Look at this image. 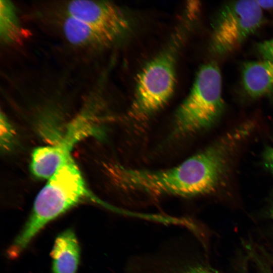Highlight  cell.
Here are the masks:
<instances>
[{
    "mask_svg": "<svg viewBox=\"0 0 273 273\" xmlns=\"http://www.w3.org/2000/svg\"><path fill=\"white\" fill-rule=\"evenodd\" d=\"M228 133L180 164L166 169H137L115 164L110 172L116 185L128 192L149 195L196 196L214 192L221 184L241 138Z\"/></svg>",
    "mask_w": 273,
    "mask_h": 273,
    "instance_id": "6da1fadb",
    "label": "cell"
},
{
    "mask_svg": "<svg viewBox=\"0 0 273 273\" xmlns=\"http://www.w3.org/2000/svg\"><path fill=\"white\" fill-rule=\"evenodd\" d=\"M200 12L188 4L180 23L169 42L151 59L139 73L129 117L144 120L160 109L168 101L175 84L178 55Z\"/></svg>",
    "mask_w": 273,
    "mask_h": 273,
    "instance_id": "7a4b0ae2",
    "label": "cell"
},
{
    "mask_svg": "<svg viewBox=\"0 0 273 273\" xmlns=\"http://www.w3.org/2000/svg\"><path fill=\"white\" fill-rule=\"evenodd\" d=\"M86 200L103 204L90 193L71 157L37 194L29 218L8 249L9 257H17L48 223Z\"/></svg>",
    "mask_w": 273,
    "mask_h": 273,
    "instance_id": "3957f363",
    "label": "cell"
},
{
    "mask_svg": "<svg viewBox=\"0 0 273 273\" xmlns=\"http://www.w3.org/2000/svg\"><path fill=\"white\" fill-rule=\"evenodd\" d=\"M224 108L220 69L216 63H207L199 69L189 94L175 112L173 134L186 135L210 127Z\"/></svg>",
    "mask_w": 273,
    "mask_h": 273,
    "instance_id": "277c9868",
    "label": "cell"
},
{
    "mask_svg": "<svg viewBox=\"0 0 273 273\" xmlns=\"http://www.w3.org/2000/svg\"><path fill=\"white\" fill-rule=\"evenodd\" d=\"M263 20L262 9L256 1L226 4L214 24L210 41L212 52L224 55L236 51L260 27Z\"/></svg>",
    "mask_w": 273,
    "mask_h": 273,
    "instance_id": "5b68a950",
    "label": "cell"
},
{
    "mask_svg": "<svg viewBox=\"0 0 273 273\" xmlns=\"http://www.w3.org/2000/svg\"><path fill=\"white\" fill-rule=\"evenodd\" d=\"M66 15L112 34L120 41L131 31V21L126 13L109 1H71L66 5Z\"/></svg>",
    "mask_w": 273,
    "mask_h": 273,
    "instance_id": "8992f818",
    "label": "cell"
},
{
    "mask_svg": "<svg viewBox=\"0 0 273 273\" xmlns=\"http://www.w3.org/2000/svg\"><path fill=\"white\" fill-rule=\"evenodd\" d=\"M82 129H72L66 138L55 144L40 146L32 152L30 169L40 178H49L70 157L73 146L83 136Z\"/></svg>",
    "mask_w": 273,
    "mask_h": 273,
    "instance_id": "52a82bcc",
    "label": "cell"
},
{
    "mask_svg": "<svg viewBox=\"0 0 273 273\" xmlns=\"http://www.w3.org/2000/svg\"><path fill=\"white\" fill-rule=\"evenodd\" d=\"M62 31L70 43L80 47L99 48L120 41L112 34L68 15L63 20Z\"/></svg>",
    "mask_w": 273,
    "mask_h": 273,
    "instance_id": "ba28073f",
    "label": "cell"
},
{
    "mask_svg": "<svg viewBox=\"0 0 273 273\" xmlns=\"http://www.w3.org/2000/svg\"><path fill=\"white\" fill-rule=\"evenodd\" d=\"M242 81L244 90L252 98L273 96V62L262 59L246 62Z\"/></svg>",
    "mask_w": 273,
    "mask_h": 273,
    "instance_id": "9c48e42d",
    "label": "cell"
},
{
    "mask_svg": "<svg viewBox=\"0 0 273 273\" xmlns=\"http://www.w3.org/2000/svg\"><path fill=\"white\" fill-rule=\"evenodd\" d=\"M80 255L74 232L71 229L65 230L57 237L51 251L52 273H76Z\"/></svg>",
    "mask_w": 273,
    "mask_h": 273,
    "instance_id": "30bf717a",
    "label": "cell"
},
{
    "mask_svg": "<svg viewBox=\"0 0 273 273\" xmlns=\"http://www.w3.org/2000/svg\"><path fill=\"white\" fill-rule=\"evenodd\" d=\"M16 9L10 1H0V38L5 44L17 43L26 36Z\"/></svg>",
    "mask_w": 273,
    "mask_h": 273,
    "instance_id": "8fae6325",
    "label": "cell"
},
{
    "mask_svg": "<svg viewBox=\"0 0 273 273\" xmlns=\"http://www.w3.org/2000/svg\"><path fill=\"white\" fill-rule=\"evenodd\" d=\"M257 50L263 60L273 62V38L259 42Z\"/></svg>",
    "mask_w": 273,
    "mask_h": 273,
    "instance_id": "7c38bea8",
    "label": "cell"
},
{
    "mask_svg": "<svg viewBox=\"0 0 273 273\" xmlns=\"http://www.w3.org/2000/svg\"><path fill=\"white\" fill-rule=\"evenodd\" d=\"M1 139L3 140L4 145L7 146L13 135L12 129L8 120L5 115L2 113L1 115Z\"/></svg>",
    "mask_w": 273,
    "mask_h": 273,
    "instance_id": "4fadbf2b",
    "label": "cell"
},
{
    "mask_svg": "<svg viewBox=\"0 0 273 273\" xmlns=\"http://www.w3.org/2000/svg\"><path fill=\"white\" fill-rule=\"evenodd\" d=\"M263 161L265 167L273 174V146H268L265 149Z\"/></svg>",
    "mask_w": 273,
    "mask_h": 273,
    "instance_id": "5bb4252c",
    "label": "cell"
},
{
    "mask_svg": "<svg viewBox=\"0 0 273 273\" xmlns=\"http://www.w3.org/2000/svg\"><path fill=\"white\" fill-rule=\"evenodd\" d=\"M262 9H273V1H256Z\"/></svg>",
    "mask_w": 273,
    "mask_h": 273,
    "instance_id": "9a60e30c",
    "label": "cell"
},
{
    "mask_svg": "<svg viewBox=\"0 0 273 273\" xmlns=\"http://www.w3.org/2000/svg\"><path fill=\"white\" fill-rule=\"evenodd\" d=\"M269 214L271 217L273 218V205L271 207L269 210Z\"/></svg>",
    "mask_w": 273,
    "mask_h": 273,
    "instance_id": "2e32d148",
    "label": "cell"
},
{
    "mask_svg": "<svg viewBox=\"0 0 273 273\" xmlns=\"http://www.w3.org/2000/svg\"><path fill=\"white\" fill-rule=\"evenodd\" d=\"M265 273H270V272H266Z\"/></svg>",
    "mask_w": 273,
    "mask_h": 273,
    "instance_id": "e0dca14e",
    "label": "cell"
}]
</instances>
